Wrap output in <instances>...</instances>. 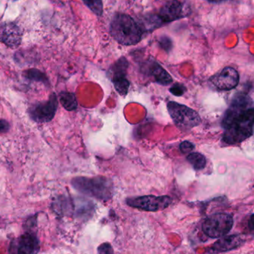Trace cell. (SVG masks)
Listing matches in <instances>:
<instances>
[{
	"label": "cell",
	"mask_w": 254,
	"mask_h": 254,
	"mask_svg": "<svg viewBox=\"0 0 254 254\" xmlns=\"http://www.w3.org/2000/svg\"><path fill=\"white\" fill-rule=\"evenodd\" d=\"M223 140L228 144L241 143L252 135L254 129V108L249 107V99L239 97L225 113Z\"/></svg>",
	"instance_id": "1"
},
{
	"label": "cell",
	"mask_w": 254,
	"mask_h": 254,
	"mask_svg": "<svg viewBox=\"0 0 254 254\" xmlns=\"http://www.w3.org/2000/svg\"><path fill=\"white\" fill-rule=\"evenodd\" d=\"M112 37L123 46H134L141 41L145 31L141 24L126 13H116L110 23Z\"/></svg>",
	"instance_id": "2"
},
{
	"label": "cell",
	"mask_w": 254,
	"mask_h": 254,
	"mask_svg": "<svg viewBox=\"0 0 254 254\" xmlns=\"http://www.w3.org/2000/svg\"><path fill=\"white\" fill-rule=\"evenodd\" d=\"M71 185L76 190L88 196L107 201L113 198L114 185L109 178L98 176L95 177L78 176L74 178Z\"/></svg>",
	"instance_id": "3"
},
{
	"label": "cell",
	"mask_w": 254,
	"mask_h": 254,
	"mask_svg": "<svg viewBox=\"0 0 254 254\" xmlns=\"http://www.w3.org/2000/svg\"><path fill=\"white\" fill-rule=\"evenodd\" d=\"M167 107L173 123L182 131H189L201 124L199 115L187 106L170 101Z\"/></svg>",
	"instance_id": "4"
},
{
	"label": "cell",
	"mask_w": 254,
	"mask_h": 254,
	"mask_svg": "<svg viewBox=\"0 0 254 254\" xmlns=\"http://www.w3.org/2000/svg\"><path fill=\"white\" fill-rule=\"evenodd\" d=\"M234 219L228 213H215L207 218L202 225L204 234L210 238L225 237L232 229Z\"/></svg>",
	"instance_id": "5"
},
{
	"label": "cell",
	"mask_w": 254,
	"mask_h": 254,
	"mask_svg": "<svg viewBox=\"0 0 254 254\" xmlns=\"http://www.w3.org/2000/svg\"><path fill=\"white\" fill-rule=\"evenodd\" d=\"M127 205L133 208L147 212H157L165 210L173 202V198L168 195H143L127 198Z\"/></svg>",
	"instance_id": "6"
},
{
	"label": "cell",
	"mask_w": 254,
	"mask_h": 254,
	"mask_svg": "<svg viewBox=\"0 0 254 254\" xmlns=\"http://www.w3.org/2000/svg\"><path fill=\"white\" fill-rule=\"evenodd\" d=\"M58 108L56 94H51L47 101L32 104L28 109L30 118L38 123H47L55 118Z\"/></svg>",
	"instance_id": "7"
},
{
	"label": "cell",
	"mask_w": 254,
	"mask_h": 254,
	"mask_svg": "<svg viewBox=\"0 0 254 254\" xmlns=\"http://www.w3.org/2000/svg\"><path fill=\"white\" fill-rule=\"evenodd\" d=\"M128 62L125 57L119 58L110 69V77L115 89L122 96H126L129 89L130 82L127 79Z\"/></svg>",
	"instance_id": "8"
},
{
	"label": "cell",
	"mask_w": 254,
	"mask_h": 254,
	"mask_svg": "<svg viewBox=\"0 0 254 254\" xmlns=\"http://www.w3.org/2000/svg\"><path fill=\"white\" fill-rule=\"evenodd\" d=\"M142 69L146 75L158 84L167 86L173 83L171 75L155 61L149 60L143 64Z\"/></svg>",
	"instance_id": "9"
},
{
	"label": "cell",
	"mask_w": 254,
	"mask_h": 254,
	"mask_svg": "<svg viewBox=\"0 0 254 254\" xmlns=\"http://www.w3.org/2000/svg\"><path fill=\"white\" fill-rule=\"evenodd\" d=\"M240 75L237 70L231 67L224 68L219 74L210 78L211 83L221 90H231L238 85Z\"/></svg>",
	"instance_id": "10"
},
{
	"label": "cell",
	"mask_w": 254,
	"mask_h": 254,
	"mask_svg": "<svg viewBox=\"0 0 254 254\" xmlns=\"http://www.w3.org/2000/svg\"><path fill=\"white\" fill-rule=\"evenodd\" d=\"M186 16L184 5L179 0H170L160 9L158 16L162 23L173 22Z\"/></svg>",
	"instance_id": "11"
},
{
	"label": "cell",
	"mask_w": 254,
	"mask_h": 254,
	"mask_svg": "<svg viewBox=\"0 0 254 254\" xmlns=\"http://www.w3.org/2000/svg\"><path fill=\"white\" fill-rule=\"evenodd\" d=\"M244 243L240 236L232 235L221 237L210 249V254L223 253L238 249Z\"/></svg>",
	"instance_id": "12"
},
{
	"label": "cell",
	"mask_w": 254,
	"mask_h": 254,
	"mask_svg": "<svg viewBox=\"0 0 254 254\" xmlns=\"http://www.w3.org/2000/svg\"><path fill=\"white\" fill-rule=\"evenodd\" d=\"M40 249V241L34 232L28 231L19 239L18 254H37Z\"/></svg>",
	"instance_id": "13"
},
{
	"label": "cell",
	"mask_w": 254,
	"mask_h": 254,
	"mask_svg": "<svg viewBox=\"0 0 254 254\" xmlns=\"http://www.w3.org/2000/svg\"><path fill=\"white\" fill-rule=\"evenodd\" d=\"M0 41L10 48H16L21 43V33L13 24H5L0 28Z\"/></svg>",
	"instance_id": "14"
},
{
	"label": "cell",
	"mask_w": 254,
	"mask_h": 254,
	"mask_svg": "<svg viewBox=\"0 0 254 254\" xmlns=\"http://www.w3.org/2000/svg\"><path fill=\"white\" fill-rule=\"evenodd\" d=\"M73 202L68 197H58L53 203L54 210L58 214L64 215L70 213L73 210Z\"/></svg>",
	"instance_id": "15"
},
{
	"label": "cell",
	"mask_w": 254,
	"mask_h": 254,
	"mask_svg": "<svg viewBox=\"0 0 254 254\" xmlns=\"http://www.w3.org/2000/svg\"><path fill=\"white\" fill-rule=\"evenodd\" d=\"M60 102L63 107L67 111H74L77 110V101L75 95L71 92H62L59 95Z\"/></svg>",
	"instance_id": "16"
},
{
	"label": "cell",
	"mask_w": 254,
	"mask_h": 254,
	"mask_svg": "<svg viewBox=\"0 0 254 254\" xmlns=\"http://www.w3.org/2000/svg\"><path fill=\"white\" fill-rule=\"evenodd\" d=\"M23 76L25 78L30 81L43 83L46 86L49 85V80L47 76L37 68H31V69L27 70L23 73Z\"/></svg>",
	"instance_id": "17"
},
{
	"label": "cell",
	"mask_w": 254,
	"mask_h": 254,
	"mask_svg": "<svg viewBox=\"0 0 254 254\" xmlns=\"http://www.w3.org/2000/svg\"><path fill=\"white\" fill-rule=\"evenodd\" d=\"M187 159L195 170H203L207 164L205 157L198 152H191L187 157Z\"/></svg>",
	"instance_id": "18"
},
{
	"label": "cell",
	"mask_w": 254,
	"mask_h": 254,
	"mask_svg": "<svg viewBox=\"0 0 254 254\" xmlns=\"http://www.w3.org/2000/svg\"><path fill=\"white\" fill-rule=\"evenodd\" d=\"M86 6L97 16H101L104 11L102 0H83Z\"/></svg>",
	"instance_id": "19"
},
{
	"label": "cell",
	"mask_w": 254,
	"mask_h": 254,
	"mask_svg": "<svg viewBox=\"0 0 254 254\" xmlns=\"http://www.w3.org/2000/svg\"><path fill=\"white\" fill-rule=\"evenodd\" d=\"M170 93L175 96H182L187 92V88L182 83H176L170 88Z\"/></svg>",
	"instance_id": "20"
},
{
	"label": "cell",
	"mask_w": 254,
	"mask_h": 254,
	"mask_svg": "<svg viewBox=\"0 0 254 254\" xmlns=\"http://www.w3.org/2000/svg\"><path fill=\"white\" fill-rule=\"evenodd\" d=\"M179 148H180L181 152L182 153L187 154L190 153L195 149V146L191 142L188 141V140H185V141L181 143Z\"/></svg>",
	"instance_id": "21"
},
{
	"label": "cell",
	"mask_w": 254,
	"mask_h": 254,
	"mask_svg": "<svg viewBox=\"0 0 254 254\" xmlns=\"http://www.w3.org/2000/svg\"><path fill=\"white\" fill-rule=\"evenodd\" d=\"M98 254H115L113 248L108 243H102L98 249Z\"/></svg>",
	"instance_id": "22"
},
{
	"label": "cell",
	"mask_w": 254,
	"mask_h": 254,
	"mask_svg": "<svg viewBox=\"0 0 254 254\" xmlns=\"http://www.w3.org/2000/svg\"><path fill=\"white\" fill-rule=\"evenodd\" d=\"M159 44L161 47L166 52H170L173 48V43L171 40L167 37H162L161 40H159Z\"/></svg>",
	"instance_id": "23"
},
{
	"label": "cell",
	"mask_w": 254,
	"mask_h": 254,
	"mask_svg": "<svg viewBox=\"0 0 254 254\" xmlns=\"http://www.w3.org/2000/svg\"><path fill=\"white\" fill-rule=\"evenodd\" d=\"M10 129V125L7 121L0 120V133L7 132Z\"/></svg>",
	"instance_id": "24"
},
{
	"label": "cell",
	"mask_w": 254,
	"mask_h": 254,
	"mask_svg": "<svg viewBox=\"0 0 254 254\" xmlns=\"http://www.w3.org/2000/svg\"><path fill=\"white\" fill-rule=\"evenodd\" d=\"M248 226H249V231H250V233L254 234V213L250 216Z\"/></svg>",
	"instance_id": "25"
},
{
	"label": "cell",
	"mask_w": 254,
	"mask_h": 254,
	"mask_svg": "<svg viewBox=\"0 0 254 254\" xmlns=\"http://www.w3.org/2000/svg\"><path fill=\"white\" fill-rule=\"evenodd\" d=\"M207 1H210V2L219 3L222 2V1H227V0H207Z\"/></svg>",
	"instance_id": "26"
}]
</instances>
